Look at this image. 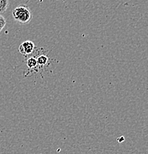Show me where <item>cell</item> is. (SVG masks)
<instances>
[{
    "label": "cell",
    "mask_w": 148,
    "mask_h": 154,
    "mask_svg": "<svg viewBox=\"0 0 148 154\" xmlns=\"http://www.w3.org/2000/svg\"><path fill=\"white\" fill-rule=\"evenodd\" d=\"M37 62H38V65L40 67H44L45 65H47L49 61V58L47 56L45 55H41L39 56V57L37 58Z\"/></svg>",
    "instance_id": "obj_4"
},
{
    "label": "cell",
    "mask_w": 148,
    "mask_h": 154,
    "mask_svg": "<svg viewBox=\"0 0 148 154\" xmlns=\"http://www.w3.org/2000/svg\"><path fill=\"white\" fill-rule=\"evenodd\" d=\"M39 1H40V2H42V1H43V0H39Z\"/></svg>",
    "instance_id": "obj_7"
},
{
    "label": "cell",
    "mask_w": 148,
    "mask_h": 154,
    "mask_svg": "<svg viewBox=\"0 0 148 154\" xmlns=\"http://www.w3.org/2000/svg\"><path fill=\"white\" fill-rule=\"evenodd\" d=\"M6 25V19L2 15H0V32L3 30Z\"/></svg>",
    "instance_id": "obj_6"
},
{
    "label": "cell",
    "mask_w": 148,
    "mask_h": 154,
    "mask_svg": "<svg viewBox=\"0 0 148 154\" xmlns=\"http://www.w3.org/2000/svg\"><path fill=\"white\" fill-rule=\"evenodd\" d=\"M9 6V0H0V15L5 13Z\"/></svg>",
    "instance_id": "obj_5"
},
{
    "label": "cell",
    "mask_w": 148,
    "mask_h": 154,
    "mask_svg": "<svg viewBox=\"0 0 148 154\" xmlns=\"http://www.w3.org/2000/svg\"><path fill=\"white\" fill-rule=\"evenodd\" d=\"M36 45L34 42L32 41H25L22 43L19 48V51L20 54H22L24 56H29L31 55L35 51Z\"/></svg>",
    "instance_id": "obj_2"
},
{
    "label": "cell",
    "mask_w": 148,
    "mask_h": 154,
    "mask_svg": "<svg viewBox=\"0 0 148 154\" xmlns=\"http://www.w3.org/2000/svg\"><path fill=\"white\" fill-rule=\"evenodd\" d=\"M12 16L16 22L23 25L29 23L33 19L31 10L25 4H21L15 8L12 11Z\"/></svg>",
    "instance_id": "obj_1"
},
{
    "label": "cell",
    "mask_w": 148,
    "mask_h": 154,
    "mask_svg": "<svg viewBox=\"0 0 148 154\" xmlns=\"http://www.w3.org/2000/svg\"><path fill=\"white\" fill-rule=\"evenodd\" d=\"M27 66L30 70H35V69H37V67H39L37 62V59L35 57H30L29 59L27 61Z\"/></svg>",
    "instance_id": "obj_3"
}]
</instances>
